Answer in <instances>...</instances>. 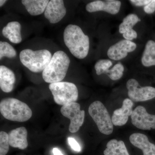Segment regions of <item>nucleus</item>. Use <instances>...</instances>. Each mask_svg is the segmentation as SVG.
<instances>
[{"label":"nucleus","instance_id":"obj_1","mask_svg":"<svg viewBox=\"0 0 155 155\" xmlns=\"http://www.w3.org/2000/svg\"><path fill=\"white\" fill-rule=\"evenodd\" d=\"M64 39L66 46L75 58L83 59L87 56L89 38L79 26L72 24L67 25L64 31Z\"/></svg>","mask_w":155,"mask_h":155},{"label":"nucleus","instance_id":"obj_2","mask_svg":"<svg viewBox=\"0 0 155 155\" xmlns=\"http://www.w3.org/2000/svg\"><path fill=\"white\" fill-rule=\"evenodd\" d=\"M70 63V59L66 53L62 51L56 52L42 72L44 80L50 84L61 82L66 77Z\"/></svg>","mask_w":155,"mask_h":155},{"label":"nucleus","instance_id":"obj_3","mask_svg":"<svg viewBox=\"0 0 155 155\" xmlns=\"http://www.w3.org/2000/svg\"><path fill=\"white\" fill-rule=\"evenodd\" d=\"M0 112L6 119L18 122H26L32 115L28 105L14 98H6L1 101Z\"/></svg>","mask_w":155,"mask_h":155},{"label":"nucleus","instance_id":"obj_4","mask_svg":"<svg viewBox=\"0 0 155 155\" xmlns=\"http://www.w3.org/2000/svg\"><path fill=\"white\" fill-rule=\"evenodd\" d=\"M52 57L51 53L46 49L34 51L26 49L22 50L19 54L22 64L35 73L43 72L49 64Z\"/></svg>","mask_w":155,"mask_h":155},{"label":"nucleus","instance_id":"obj_5","mask_svg":"<svg viewBox=\"0 0 155 155\" xmlns=\"http://www.w3.org/2000/svg\"><path fill=\"white\" fill-rule=\"evenodd\" d=\"M49 87L55 102L60 105L75 102L78 99V90L74 84L61 81L50 84Z\"/></svg>","mask_w":155,"mask_h":155},{"label":"nucleus","instance_id":"obj_6","mask_svg":"<svg viewBox=\"0 0 155 155\" xmlns=\"http://www.w3.org/2000/svg\"><path fill=\"white\" fill-rule=\"evenodd\" d=\"M88 112L101 133L109 135L113 133L114 125L107 108L99 101L92 103Z\"/></svg>","mask_w":155,"mask_h":155},{"label":"nucleus","instance_id":"obj_7","mask_svg":"<svg viewBox=\"0 0 155 155\" xmlns=\"http://www.w3.org/2000/svg\"><path fill=\"white\" fill-rule=\"evenodd\" d=\"M80 107L78 103L73 102L63 106L61 108L62 115L70 119L69 130L71 133L77 132L84 122L85 112L81 110Z\"/></svg>","mask_w":155,"mask_h":155},{"label":"nucleus","instance_id":"obj_8","mask_svg":"<svg viewBox=\"0 0 155 155\" xmlns=\"http://www.w3.org/2000/svg\"><path fill=\"white\" fill-rule=\"evenodd\" d=\"M126 87L129 98L134 102H142L155 97V88L152 87L140 86L138 81L131 78L127 81Z\"/></svg>","mask_w":155,"mask_h":155},{"label":"nucleus","instance_id":"obj_9","mask_svg":"<svg viewBox=\"0 0 155 155\" xmlns=\"http://www.w3.org/2000/svg\"><path fill=\"white\" fill-rule=\"evenodd\" d=\"M131 119L132 124L139 129H155V115L149 114L143 106H138L134 110Z\"/></svg>","mask_w":155,"mask_h":155},{"label":"nucleus","instance_id":"obj_10","mask_svg":"<svg viewBox=\"0 0 155 155\" xmlns=\"http://www.w3.org/2000/svg\"><path fill=\"white\" fill-rule=\"evenodd\" d=\"M44 13L45 17L50 23H58L64 18L67 13V9L65 8L64 1H49Z\"/></svg>","mask_w":155,"mask_h":155},{"label":"nucleus","instance_id":"obj_11","mask_svg":"<svg viewBox=\"0 0 155 155\" xmlns=\"http://www.w3.org/2000/svg\"><path fill=\"white\" fill-rule=\"evenodd\" d=\"M137 48V45L133 42L122 40L109 48L107 55L114 61H119L125 58L127 54L133 51Z\"/></svg>","mask_w":155,"mask_h":155},{"label":"nucleus","instance_id":"obj_12","mask_svg":"<svg viewBox=\"0 0 155 155\" xmlns=\"http://www.w3.org/2000/svg\"><path fill=\"white\" fill-rule=\"evenodd\" d=\"M121 6V2L117 0H98L87 4L86 10L89 13L104 11L114 15L119 13Z\"/></svg>","mask_w":155,"mask_h":155},{"label":"nucleus","instance_id":"obj_13","mask_svg":"<svg viewBox=\"0 0 155 155\" xmlns=\"http://www.w3.org/2000/svg\"><path fill=\"white\" fill-rule=\"evenodd\" d=\"M133 103L131 100L126 98L124 100L122 107L114 111L112 117L113 125L121 126L125 125L128 120V117L133 113Z\"/></svg>","mask_w":155,"mask_h":155},{"label":"nucleus","instance_id":"obj_14","mask_svg":"<svg viewBox=\"0 0 155 155\" xmlns=\"http://www.w3.org/2000/svg\"><path fill=\"white\" fill-rule=\"evenodd\" d=\"M27 135V130L24 127L11 130L8 134L10 146L20 150L25 149L28 146Z\"/></svg>","mask_w":155,"mask_h":155},{"label":"nucleus","instance_id":"obj_15","mask_svg":"<svg viewBox=\"0 0 155 155\" xmlns=\"http://www.w3.org/2000/svg\"><path fill=\"white\" fill-rule=\"evenodd\" d=\"M130 142L141 150L143 155H155V145L150 142L146 135L141 133H134L129 137Z\"/></svg>","mask_w":155,"mask_h":155},{"label":"nucleus","instance_id":"obj_16","mask_svg":"<svg viewBox=\"0 0 155 155\" xmlns=\"http://www.w3.org/2000/svg\"><path fill=\"white\" fill-rule=\"evenodd\" d=\"M16 77L13 71L5 66H0V87L3 91L10 93L14 89Z\"/></svg>","mask_w":155,"mask_h":155},{"label":"nucleus","instance_id":"obj_17","mask_svg":"<svg viewBox=\"0 0 155 155\" xmlns=\"http://www.w3.org/2000/svg\"><path fill=\"white\" fill-rule=\"evenodd\" d=\"M21 25L17 21L9 22L2 29V35L11 42L19 44L22 41Z\"/></svg>","mask_w":155,"mask_h":155},{"label":"nucleus","instance_id":"obj_18","mask_svg":"<svg viewBox=\"0 0 155 155\" xmlns=\"http://www.w3.org/2000/svg\"><path fill=\"white\" fill-rule=\"evenodd\" d=\"M22 5L31 16H38L45 12L49 1L48 0H22Z\"/></svg>","mask_w":155,"mask_h":155},{"label":"nucleus","instance_id":"obj_19","mask_svg":"<svg viewBox=\"0 0 155 155\" xmlns=\"http://www.w3.org/2000/svg\"><path fill=\"white\" fill-rule=\"evenodd\" d=\"M104 153V155H130L124 142L116 139L108 142Z\"/></svg>","mask_w":155,"mask_h":155},{"label":"nucleus","instance_id":"obj_20","mask_svg":"<svg viewBox=\"0 0 155 155\" xmlns=\"http://www.w3.org/2000/svg\"><path fill=\"white\" fill-rule=\"evenodd\" d=\"M141 62L146 67L155 66V42L153 41L150 40L147 43Z\"/></svg>","mask_w":155,"mask_h":155},{"label":"nucleus","instance_id":"obj_21","mask_svg":"<svg viewBox=\"0 0 155 155\" xmlns=\"http://www.w3.org/2000/svg\"><path fill=\"white\" fill-rule=\"evenodd\" d=\"M140 20L137 15L134 14H130L127 15L123 19V22L119 25V31L120 33H125L127 31L133 29L134 26Z\"/></svg>","mask_w":155,"mask_h":155},{"label":"nucleus","instance_id":"obj_22","mask_svg":"<svg viewBox=\"0 0 155 155\" xmlns=\"http://www.w3.org/2000/svg\"><path fill=\"white\" fill-rule=\"evenodd\" d=\"M17 56L16 50L7 42H0V59L4 57L13 58Z\"/></svg>","mask_w":155,"mask_h":155},{"label":"nucleus","instance_id":"obj_23","mask_svg":"<svg viewBox=\"0 0 155 155\" xmlns=\"http://www.w3.org/2000/svg\"><path fill=\"white\" fill-rule=\"evenodd\" d=\"M124 68L121 63L116 64L110 70H109L106 74L112 80L116 81L120 79L123 76Z\"/></svg>","mask_w":155,"mask_h":155},{"label":"nucleus","instance_id":"obj_24","mask_svg":"<svg viewBox=\"0 0 155 155\" xmlns=\"http://www.w3.org/2000/svg\"><path fill=\"white\" fill-rule=\"evenodd\" d=\"M112 65V61L107 59H103L98 61L94 66L97 75H99L104 73L106 74Z\"/></svg>","mask_w":155,"mask_h":155},{"label":"nucleus","instance_id":"obj_25","mask_svg":"<svg viewBox=\"0 0 155 155\" xmlns=\"http://www.w3.org/2000/svg\"><path fill=\"white\" fill-rule=\"evenodd\" d=\"M8 134L5 131L0 132V155H6L9 150Z\"/></svg>","mask_w":155,"mask_h":155},{"label":"nucleus","instance_id":"obj_26","mask_svg":"<svg viewBox=\"0 0 155 155\" xmlns=\"http://www.w3.org/2000/svg\"><path fill=\"white\" fill-rule=\"evenodd\" d=\"M69 144L72 150L77 152H80L81 151V147L77 141L73 137H69L68 138Z\"/></svg>","mask_w":155,"mask_h":155},{"label":"nucleus","instance_id":"obj_27","mask_svg":"<svg viewBox=\"0 0 155 155\" xmlns=\"http://www.w3.org/2000/svg\"><path fill=\"white\" fill-rule=\"evenodd\" d=\"M123 36L125 39L130 41L136 38H137V35L135 30L131 29V30L127 31L123 33Z\"/></svg>","mask_w":155,"mask_h":155},{"label":"nucleus","instance_id":"obj_28","mask_svg":"<svg viewBox=\"0 0 155 155\" xmlns=\"http://www.w3.org/2000/svg\"><path fill=\"white\" fill-rule=\"evenodd\" d=\"M144 11L148 14H153L155 11V0L151 1L148 5L145 6Z\"/></svg>","mask_w":155,"mask_h":155},{"label":"nucleus","instance_id":"obj_29","mask_svg":"<svg viewBox=\"0 0 155 155\" xmlns=\"http://www.w3.org/2000/svg\"><path fill=\"white\" fill-rule=\"evenodd\" d=\"M130 2L136 6H146L151 2V0H130Z\"/></svg>","mask_w":155,"mask_h":155},{"label":"nucleus","instance_id":"obj_30","mask_svg":"<svg viewBox=\"0 0 155 155\" xmlns=\"http://www.w3.org/2000/svg\"><path fill=\"white\" fill-rule=\"evenodd\" d=\"M53 153L54 155H64L61 151L57 148H54L53 149Z\"/></svg>","mask_w":155,"mask_h":155},{"label":"nucleus","instance_id":"obj_31","mask_svg":"<svg viewBox=\"0 0 155 155\" xmlns=\"http://www.w3.org/2000/svg\"><path fill=\"white\" fill-rule=\"evenodd\" d=\"M7 2V1L5 0H1L0 1V7H2Z\"/></svg>","mask_w":155,"mask_h":155}]
</instances>
